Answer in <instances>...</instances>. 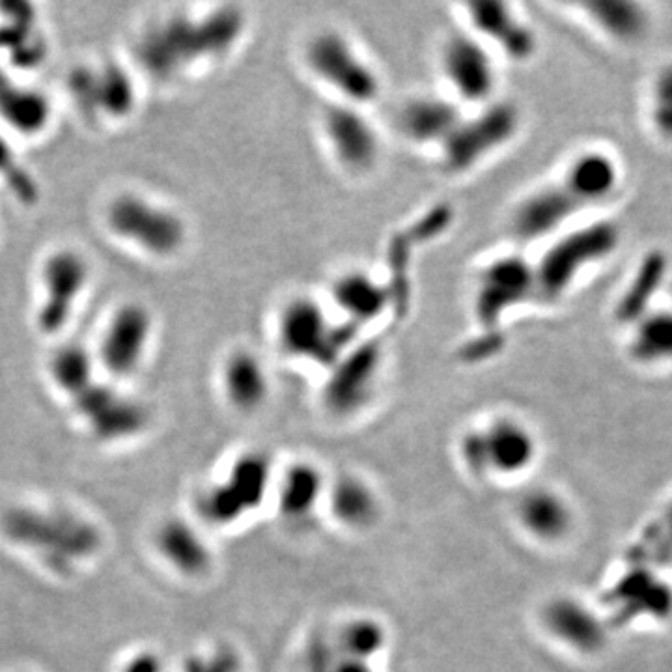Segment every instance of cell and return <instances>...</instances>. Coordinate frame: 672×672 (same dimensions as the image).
Instances as JSON below:
<instances>
[{"mask_svg": "<svg viewBox=\"0 0 672 672\" xmlns=\"http://www.w3.org/2000/svg\"><path fill=\"white\" fill-rule=\"evenodd\" d=\"M546 626L559 641L579 652H596L605 643L602 620L574 598H560L549 603Z\"/></svg>", "mask_w": 672, "mask_h": 672, "instance_id": "603a6c76", "label": "cell"}, {"mask_svg": "<svg viewBox=\"0 0 672 672\" xmlns=\"http://www.w3.org/2000/svg\"><path fill=\"white\" fill-rule=\"evenodd\" d=\"M463 112L465 109L445 92L417 94L402 101L396 127L409 144L437 152L460 124Z\"/></svg>", "mask_w": 672, "mask_h": 672, "instance_id": "2e32d148", "label": "cell"}, {"mask_svg": "<svg viewBox=\"0 0 672 672\" xmlns=\"http://www.w3.org/2000/svg\"><path fill=\"white\" fill-rule=\"evenodd\" d=\"M0 176L21 198H25L27 202L34 200L36 196L34 182L30 176L25 174V170L19 165L14 148L2 135H0Z\"/></svg>", "mask_w": 672, "mask_h": 672, "instance_id": "d6a6232c", "label": "cell"}, {"mask_svg": "<svg viewBox=\"0 0 672 672\" xmlns=\"http://www.w3.org/2000/svg\"><path fill=\"white\" fill-rule=\"evenodd\" d=\"M529 301H536V280L532 260L523 254H495L476 269L471 310L480 329L499 331L501 323Z\"/></svg>", "mask_w": 672, "mask_h": 672, "instance_id": "52a82bcc", "label": "cell"}, {"mask_svg": "<svg viewBox=\"0 0 672 672\" xmlns=\"http://www.w3.org/2000/svg\"><path fill=\"white\" fill-rule=\"evenodd\" d=\"M331 508L342 525L361 529L370 525L378 514L374 491L355 476H342L331 490Z\"/></svg>", "mask_w": 672, "mask_h": 672, "instance_id": "f1b7e54d", "label": "cell"}, {"mask_svg": "<svg viewBox=\"0 0 672 672\" xmlns=\"http://www.w3.org/2000/svg\"><path fill=\"white\" fill-rule=\"evenodd\" d=\"M221 387L230 406L241 413H254L269 400L271 376L258 353L236 348L224 357Z\"/></svg>", "mask_w": 672, "mask_h": 672, "instance_id": "ffe728a7", "label": "cell"}, {"mask_svg": "<svg viewBox=\"0 0 672 672\" xmlns=\"http://www.w3.org/2000/svg\"><path fill=\"white\" fill-rule=\"evenodd\" d=\"M559 178L574 189L588 210H594L618 193L622 167L611 152L603 148H587L566 163Z\"/></svg>", "mask_w": 672, "mask_h": 672, "instance_id": "d6986e66", "label": "cell"}, {"mask_svg": "<svg viewBox=\"0 0 672 672\" xmlns=\"http://www.w3.org/2000/svg\"><path fill=\"white\" fill-rule=\"evenodd\" d=\"M51 101L27 84L12 81L0 73V120L17 135L34 137L47 129L51 122Z\"/></svg>", "mask_w": 672, "mask_h": 672, "instance_id": "7402d4cb", "label": "cell"}, {"mask_svg": "<svg viewBox=\"0 0 672 672\" xmlns=\"http://www.w3.org/2000/svg\"><path fill=\"white\" fill-rule=\"evenodd\" d=\"M318 129L336 168L350 178L370 176L383 157V137L370 109L329 101L320 112Z\"/></svg>", "mask_w": 672, "mask_h": 672, "instance_id": "ba28073f", "label": "cell"}, {"mask_svg": "<svg viewBox=\"0 0 672 672\" xmlns=\"http://www.w3.org/2000/svg\"><path fill=\"white\" fill-rule=\"evenodd\" d=\"M105 224L118 241L154 258L178 254L187 241L182 215L139 193L112 198L105 210Z\"/></svg>", "mask_w": 672, "mask_h": 672, "instance_id": "8992f818", "label": "cell"}, {"mask_svg": "<svg viewBox=\"0 0 672 672\" xmlns=\"http://www.w3.org/2000/svg\"><path fill=\"white\" fill-rule=\"evenodd\" d=\"M122 672H161V661L150 652H142L129 659Z\"/></svg>", "mask_w": 672, "mask_h": 672, "instance_id": "836d02e7", "label": "cell"}, {"mask_svg": "<svg viewBox=\"0 0 672 672\" xmlns=\"http://www.w3.org/2000/svg\"><path fill=\"white\" fill-rule=\"evenodd\" d=\"M648 118L659 139L672 142V64L661 68L652 81Z\"/></svg>", "mask_w": 672, "mask_h": 672, "instance_id": "1f68e13d", "label": "cell"}, {"mask_svg": "<svg viewBox=\"0 0 672 672\" xmlns=\"http://www.w3.org/2000/svg\"><path fill=\"white\" fill-rule=\"evenodd\" d=\"M587 206L574 189L560 180L544 183L521 196L510 211L508 230L521 245L542 243L570 228Z\"/></svg>", "mask_w": 672, "mask_h": 672, "instance_id": "7c38bea8", "label": "cell"}, {"mask_svg": "<svg viewBox=\"0 0 672 672\" xmlns=\"http://www.w3.org/2000/svg\"><path fill=\"white\" fill-rule=\"evenodd\" d=\"M96 357L79 344H68L55 351L49 361V378L58 391L75 400L79 394L90 389L96 379Z\"/></svg>", "mask_w": 672, "mask_h": 672, "instance_id": "83f0119b", "label": "cell"}, {"mask_svg": "<svg viewBox=\"0 0 672 672\" xmlns=\"http://www.w3.org/2000/svg\"><path fill=\"white\" fill-rule=\"evenodd\" d=\"M383 366V346L364 335L344 351L327 372L325 402L340 413H350L363 406L374 394Z\"/></svg>", "mask_w": 672, "mask_h": 672, "instance_id": "9a60e30c", "label": "cell"}, {"mask_svg": "<svg viewBox=\"0 0 672 672\" xmlns=\"http://www.w3.org/2000/svg\"><path fill=\"white\" fill-rule=\"evenodd\" d=\"M521 527L542 542H557L564 538L572 523V508L557 491L536 488L527 491L518 503Z\"/></svg>", "mask_w": 672, "mask_h": 672, "instance_id": "cb8c5ba5", "label": "cell"}, {"mask_svg": "<svg viewBox=\"0 0 672 672\" xmlns=\"http://www.w3.org/2000/svg\"><path fill=\"white\" fill-rule=\"evenodd\" d=\"M323 301L340 322L363 335L391 310V284L368 267H346L331 280Z\"/></svg>", "mask_w": 672, "mask_h": 672, "instance_id": "5bb4252c", "label": "cell"}, {"mask_svg": "<svg viewBox=\"0 0 672 672\" xmlns=\"http://www.w3.org/2000/svg\"><path fill=\"white\" fill-rule=\"evenodd\" d=\"M521 126L523 116L518 105L497 98L463 112L460 124L435 154L448 174H469L506 150L518 137Z\"/></svg>", "mask_w": 672, "mask_h": 672, "instance_id": "277c9868", "label": "cell"}, {"mask_svg": "<svg viewBox=\"0 0 672 672\" xmlns=\"http://www.w3.org/2000/svg\"><path fill=\"white\" fill-rule=\"evenodd\" d=\"M463 27L503 62L525 64L538 53V32L516 4L476 0L462 6Z\"/></svg>", "mask_w": 672, "mask_h": 672, "instance_id": "30bf717a", "label": "cell"}, {"mask_svg": "<svg viewBox=\"0 0 672 672\" xmlns=\"http://www.w3.org/2000/svg\"><path fill=\"white\" fill-rule=\"evenodd\" d=\"M322 476L316 467L297 465L292 469L282 484L280 506L282 512L290 516H303L312 510L322 497Z\"/></svg>", "mask_w": 672, "mask_h": 672, "instance_id": "f546056e", "label": "cell"}, {"mask_svg": "<svg viewBox=\"0 0 672 672\" xmlns=\"http://www.w3.org/2000/svg\"><path fill=\"white\" fill-rule=\"evenodd\" d=\"M460 452L475 475H516L536 458V437L523 420L503 415L467 430Z\"/></svg>", "mask_w": 672, "mask_h": 672, "instance_id": "9c48e42d", "label": "cell"}, {"mask_svg": "<svg viewBox=\"0 0 672 672\" xmlns=\"http://www.w3.org/2000/svg\"><path fill=\"white\" fill-rule=\"evenodd\" d=\"M588 23L616 43L639 42L648 30L646 6L633 0H598L581 4Z\"/></svg>", "mask_w": 672, "mask_h": 672, "instance_id": "484cf974", "label": "cell"}, {"mask_svg": "<svg viewBox=\"0 0 672 672\" xmlns=\"http://www.w3.org/2000/svg\"><path fill=\"white\" fill-rule=\"evenodd\" d=\"M671 273V258L667 252L650 251L644 254L631 275L628 286L618 297L615 305V320L620 325L631 327L639 322L650 310L661 294Z\"/></svg>", "mask_w": 672, "mask_h": 672, "instance_id": "44dd1931", "label": "cell"}, {"mask_svg": "<svg viewBox=\"0 0 672 672\" xmlns=\"http://www.w3.org/2000/svg\"><path fill=\"white\" fill-rule=\"evenodd\" d=\"M155 546L161 557L180 574L200 577L210 570V547L183 519L165 521L155 534Z\"/></svg>", "mask_w": 672, "mask_h": 672, "instance_id": "d4e9b609", "label": "cell"}, {"mask_svg": "<svg viewBox=\"0 0 672 672\" xmlns=\"http://www.w3.org/2000/svg\"><path fill=\"white\" fill-rule=\"evenodd\" d=\"M301 64L335 103L370 109L383 94L374 60L340 28L314 30L301 47Z\"/></svg>", "mask_w": 672, "mask_h": 672, "instance_id": "6da1fadb", "label": "cell"}, {"mask_svg": "<svg viewBox=\"0 0 672 672\" xmlns=\"http://www.w3.org/2000/svg\"><path fill=\"white\" fill-rule=\"evenodd\" d=\"M266 478V462L258 454L243 456L232 467L226 488L238 497L245 510H251L264 495Z\"/></svg>", "mask_w": 672, "mask_h": 672, "instance_id": "4dcf8cb0", "label": "cell"}, {"mask_svg": "<svg viewBox=\"0 0 672 672\" xmlns=\"http://www.w3.org/2000/svg\"><path fill=\"white\" fill-rule=\"evenodd\" d=\"M628 355L641 366L672 364V308H654L628 327Z\"/></svg>", "mask_w": 672, "mask_h": 672, "instance_id": "4316f807", "label": "cell"}, {"mask_svg": "<svg viewBox=\"0 0 672 672\" xmlns=\"http://www.w3.org/2000/svg\"><path fill=\"white\" fill-rule=\"evenodd\" d=\"M620 241L618 224L607 219L570 226L549 239L544 252L532 260L536 301L546 305L562 301L585 273L615 254Z\"/></svg>", "mask_w": 672, "mask_h": 672, "instance_id": "7a4b0ae2", "label": "cell"}, {"mask_svg": "<svg viewBox=\"0 0 672 672\" xmlns=\"http://www.w3.org/2000/svg\"><path fill=\"white\" fill-rule=\"evenodd\" d=\"M71 94L88 111L105 112L109 118H124L133 111L135 84L124 68L107 64L103 68H81L71 73Z\"/></svg>", "mask_w": 672, "mask_h": 672, "instance_id": "ac0fdd59", "label": "cell"}, {"mask_svg": "<svg viewBox=\"0 0 672 672\" xmlns=\"http://www.w3.org/2000/svg\"><path fill=\"white\" fill-rule=\"evenodd\" d=\"M437 71L441 92L465 111L501 98V60L465 28L452 30L439 45Z\"/></svg>", "mask_w": 672, "mask_h": 672, "instance_id": "5b68a950", "label": "cell"}, {"mask_svg": "<svg viewBox=\"0 0 672 672\" xmlns=\"http://www.w3.org/2000/svg\"><path fill=\"white\" fill-rule=\"evenodd\" d=\"M90 275L86 256L75 249H58L43 260L36 307V325L43 335H58L68 325L90 284Z\"/></svg>", "mask_w": 672, "mask_h": 672, "instance_id": "8fae6325", "label": "cell"}, {"mask_svg": "<svg viewBox=\"0 0 672 672\" xmlns=\"http://www.w3.org/2000/svg\"><path fill=\"white\" fill-rule=\"evenodd\" d=\"M73 402L92 434L101 441L127 439L146 426L144 407L105 385L94 383Z\"/></svg>", "mask_w": 672, "mask_h": 672, "instance_id": "e0dca14e", "label": "cell"}, {"mask_svg": "<svg viewBox=\"0 0 672 672\" xmlns=\"http://www.w3.org/2000/svg\"><path fill=\"white\" fill-rule=\"evenodd\" d=\"M154 329V316L142 303L118 305L103 325L96 363L114 378L133 376L150 351Z\"/></svg>", "mask_w": 672, "mask_h": 672, "instance_id": "4fadbf2b", "label": "cell"}, {"mask_svg": "<svg viewBox=\"0 0 672 672\" xmlns=\"http://www.w3.org/2000/svg\"><path fill=\"white\" fill-rule=\"evenodd\" d=\"M361 333L340 322L323 297L295 294L280 303L273 338L280 353L295 363L316 364L329 370Z\"/></svg>", "mask_w": 672, "mask_h": 672, "instance_id": "3957f363", "label": "cell"}]
</instances>
